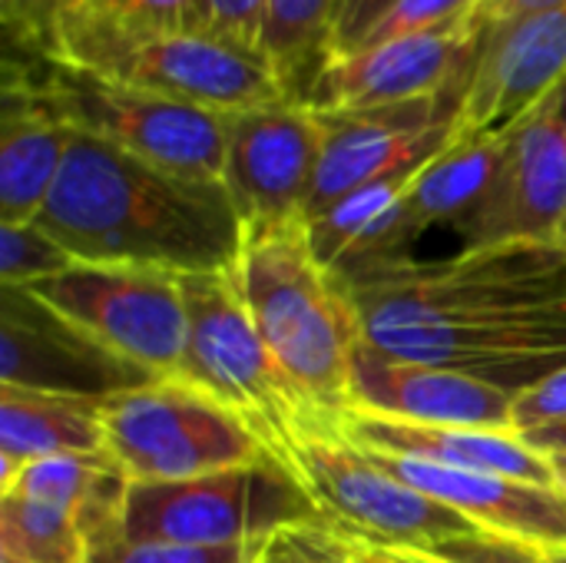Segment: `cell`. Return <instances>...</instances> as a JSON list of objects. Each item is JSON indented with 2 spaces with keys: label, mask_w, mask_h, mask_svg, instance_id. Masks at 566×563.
I'll return each instance as SVG.
<instances>
[{
  "label": "cell",
  "mask_w": 566,
  "mask_h": 563,
  "mask_svg": "<svg viewBox=\"0 0 566 563\" xmlns=\"http://www.w3.org/2000/svg\"><path fill=\"white\" fill-rule=\"evenodd\" d=\"M255 563H358L355 544L335 524H298L272 534Z\"/></svg>",
  "instance_id": "obj_28"
},
{
  "label": "cell",
  "mask_w": 566,
  "mask_h": 563,
  "mask_svg": "<svg viewBox=\"0 0 566 563\" xmlns=\"http://www.w3.org/2000/svg\"><path fill=\"white\" fill-rule=\"evenodd\" d=\"M504 146V133L458 136V143L431 159L411 179L405 196L355 239V246L332 272L408 259L424 232L434 226H454L494 183Z\"/></svg>",
  "instance_id": "obj_18"
},
{
  "label": "cell",
  "mask_w": 566,
  "mask_h": 563,
  "mask_svg": "<svg viewBox=\"0 0 566 563\" xmlns=\"http://www.w3.org/2000/svg\"><path fill=\"white\" fill-rule=\"evenodd\" d=\"M428 554H438L444 563H547V554L541 548L494 538L484 531L441 544L438 551H428Z\"/></svg>",
  "instance_id": "obj_32"
},
{
  "label": "cell",
  "mask_w": 566,
  "mask_h": 563,
  "mask_svg": "<svg viewBox=\"0 0 566 563\" xmlns=\"http://www.w3.org/2000/svg\"><path fill=\"white\" fill-rule=\"evenodd\" d=\"M156 382L30 289L0 285V385L109 402Z\"/></svg>",
  "instance_id": "obj_14"
},
{
  "label": "cell",
  "mask_w": 566,
  "mask_h": 563,
  "mask_svg": "<svg viewBox=\"0 0 566 563\" xmlns=\"http://www.w3.org/2000/svg\"><path fill=\"white\" fill-rule=\"evenodd\" d=\"M235 275L285 382L322 425H335L348 408L361 329L342 285L315 256L305 219L245 229Z\"/></svg>",
  "instance_id": "obj_3"
},
{
  "label": "cell",
  "mask_w": 566,
  "mask_h": 563,
  "mask_svg": "<svg viewBox=\"0 0 566 563\" xmlns=\"http://www.w3.org/2000/svg\"><path fill=\"white\" fill-rule=\"evenodd\" d=\"M564 93H566V80H564Z\"/></svg>",
  "instance_id": "obj_45"
},
{
  "label": "cell",
  "mask_w": 566,
  "mask_h": 563,
  "mask_svg": "<svg viewBox=\"0 0 566 563\" xmlns=\"http://www.w3.org/2000/svg\"><path fill=\"white\" fill-rule=\"evenodd\" d=\"M464 96L468 86L411 103L328 113L312 110L322 129V159L302 219L315 222L358 186L391 173L424 169L451 149L461 136L458 116Z\"/></svg>",
  "instance_id": "obj_11"
},
{
  "label": "cell",
  "mask_w": 566,
  "mask_h": 563,
  "mask_svg": "<svg viewBox=\"0 0 566 563\" xmlns=\"http://www.w3.org/2000/svg\"><path fill=\"white\" fill-rule=\"evenodd\" d=\"M335 7L338 0H269L262 50L289 83L292 100H298V93L325 60Z\"/></svg>",
  "instance_id": "obj_24"
},
{
  "label": "cell",
  "mask_w": 566,
  "mask_h": 563,
  "mask_svg": "<svg viewBox=\"0 0 566 563\" xmlns=\"http://www.w3.org/2000/svg\"><path fill=\"white\" fill-rule=\"evenodd\" d=\"M76 262L176 275L232 269L245 226L222 179H192L73 129L60 179L33 219Z\"/></svg>",
  "instance_id": "obj_2"
},
{
  "label": "cell",
  "mask_w": 566,
  "mask_h": 563,
  "mask_svg": "<svg viewBox=\"0 0 566 563\" xmlns=\"http://www.w3.org/2000/svg\"><path fill=\"white\" fill-rule=\"evenodd\" d=\"M481 0H398L371 30L368 37L355 46H375L385 40H398V37H411V33H424V30H438L444 23H454L461 17H471L478 10Z\"/></svg>",
  "instance_id": "obj_29"
},
{
  "label": "cell",
  "mask_w": 566,
  "mask_h": 563,
  "mask_svg": "<svg viewBox=\"0 0 566 563\" xmlns=\"http://www.w3.org/2000/svg\"><path fill=\"white\" fill-rule=\"evenodd\" d=\"M0 563H27V561H17V557H7V554H0Z\"/></svg>",
  "instance_id": "obj_42"
},
{
  "label": "cell",
  "mask_w": 566,
  "mask_h": 563,
  "mask_svg": "<svg viewBox=\"0 0 566 563\" xmlns=\"http://www.w3.org/2000/svg\"><path fill=\"white\" fill-rule=\"evenodd\" d=\"M524 445H531L537 455L544 458H566V421H554V425H544V428H534L527 435H521Z\"/></svg>",
  "instance_id": "obj_38"
},
{
  "label": "cell",
  "mask_w": 566,
  "mask_h": 563,
  "mask_svg": "<svg viewBox=\"0 0 566 563\" xmlns=\"http://www.w3.org/2000/svg\"><path fill=\"white\" fill-rule=\"evenodd\" d=\"M566 80V7L488 27L458 133H504Z\"/></svg>",
  "instance_id": "obj_17"
},
{
  "label": "cell",
  "mask_w": 566,
  "mask_h": 563,
  "mask_svg": "<svg viewBox=\"0 0 566 563\" xmlns=\"http://www.w3.org/2000/svg\"><path fill=\"white\" fill-rule=\"evenodd\" d=\"M269 0H199V27L262 50Z\"/></svg>",
  "instance_id": "obj_31"
},
{
  "label": "cell",
  "mask_w": 566,
  "mask_h": 563,
  "mask_svg": "<svg viewBox=\"0 0 566 563\" xmlns=\"http://www.w3.org/2000/svg\"><path fill=\"white\" fill-rule=\"evenodd\" d=\"M554 421H566V365L551 378H544L541 385L517 395V402H514V435L517 438L534 428L554 425Z\"/></svg>",
  "instance_id": "obj_34"
},
{
  "label": "cell",
  "mask_w": 566,
  "mask_h": 563,
  "mask_svg": "<svg viewBox=\"0 0 566 563\" xmlns=\"http://www.w3.org/2000/svg\"><path fill=\"white\" fill-rule=\"evenodd\" d=\"M106 402L0 385V484L23 465L106 451Z\"/></svg>",
  "instance_id": "obj_22"
},
{
  "label": "cell",
  "mask_w": 566,
  "mask_h": 563,
  "mask_svg": "<svg viewBox=\"0 0 566 563\" xmlns=\"http://www.w3.org/2000/svg\"><path fill=\"white\" fill-rule=\"evenodd\" d=\"M23 73L43 103L76 133L192 179H222L226 116L149 90L123 86L86 70L27 56Z\"/></svg>",
  "instance_id": "obj_7"
},
{
  "label": "cell",
  "mask_w": 566,
  "mask_h": 563,
  "mask_svg": "<svg viewBox=\"0 0 566 563\" xmlns=\"http://www.w3.org/2000/svg\"><path fill=\"white\" fill-rule=\"evenodd\" d=\"M398 0H338L335 17H332V33H328V46H325V60L328 56H342L352 53L368 30L395 7Z\"/></svg>",
  "instance_id": "obj_35"
},
{
  "label": "cell",
  "mask_w": 566,
  "mask_h": 563,
  "mask_svg": "<svg viewBox=\"0 0 566 563\" xmlns=\"http://www.w3.org/2000/svg\"><path fill=\"white\" fill-rule=\"evenodd\" d=\"M265 541L196 548V544H143V541H109L90 551L86 563H255Z\"/></svg>",
  "instance_id": "obj_27"
},
{
  "label": "cell",
  "mask_w": 566,
  "mask_h": 563,
  "mask_svg": "<svg viewBox=\"0 0 566 563\" xmlns=\"http://www.w3.org/2000/svg\"><path fill=\"white\" fill-rule=\"evenodd\" d=\"M0 554L27 563H86L90 544L66 511L17 491H3Z\"/></svg>",
  "instance_id": "obj_25"
},
{
  "label": "cell",
  "mask_w": 566,
  "mask_h": 563,
  "mask_svg": "<svg viewBox=\"0 0 566 563\" xmlns=\"http://www.w3.org/2000/svg\"><path fill=\"white\" fill-rule=\"evenodd\" d=\"M129 488L133 481L103 451V455H63V458L30 461L10 481L0 484V494L17 491L66 511L83 531L90 551H96L109 541H119Z\"/></svg>",
  "instance_id": "obj_23"
},
{
  "label": "cell",
  "mask_w": 566,
  "mask_h": 563,
  "mask_svg": "<svg viewBox=\"0 0 566 563\" xmlns=\"http://www.w3.org/2000/svg\"><path fill=\"white\" fill-rule=\"evenodd\" d=\"M348 541L355 544L358 563H444L438 554H428V551H395V548H375L355 538Z\"/></svg>",
  "instance_id": "obj_37"
},
{
  "label": "cell",
  "mask_w": 566,
  "mask_h": 563,
  "mask_svg": "<svg viewBox=\"0 0 566 563\" xmlns=\"http://www.w3.org/2000/svg\"><path fill=\"white\" fill-rule=\"evenodd\" d=\"M33 56L222 116L292 100L289 83L265 50L206 27L133 30L73 10L50 20Z\"/></svg>",
  "instance_id": "obj_4"
},
{
  "label": "cell",
  "mask_w": 566,
  "mask_h": 563,
  "mask_svg": "<svg viewBox=\"0 0 566 563\" xmlns=\"http://www.w3.org/2000/svg\"><path fill=\"white\" fill-rule=\"evenodd\" d=\"M73 13V10H70ZM80 13L103 17L133 30H192L199 27V0H90Z\"/></svg>",
  "instance_id": "obj_30"
},
{
  "label": "cell",
  "mask_w": 566,
  "mask_h": 563,
  "mask_svg": "<svg viewBox=\"0 0 566 563\" xmlns=\"http://www.w3.org/2000/svg\"><path fill=\"white\" fill-rule=\"evenodd\" d=\"M560 488H564V491H566V478H560Z\"/></svg>",
  "instance_id": "obj_44"
},
{
  "label": "cell",
  "mask_w": 566,
  "mask_h": 563,
  "mask_svg": "<svg viewBox=\"0 0 566 563\" xmlns=\"http://www.w3.org/2000/svg\"><path fill=\"white\" fill-rule=\"evenodd\" d=\"M547 563H566V551H544Z\"/></svg>",
  "instance_id": "obj_39"
},
{
  "label": "cell",
  "mask_w": 566,
  "mask_h": 563,
  "mask_svg": "<svg viewBox=\"0 0 566 563\" xmlns=\"http://www.w3.org/2000/svg\"><path fill=\"white\" fill-rule=\"evenodd\" d=\"M189 335L176 378L196 385L239 418H245L265 448L285 461L292 441L322 421L292 392L272 352L265 348L235 265L219 272L179 275Z\"/></svg>",
  "instance_id": "obj_5"
},
{
  "label": "cell",
  "mask_w": 566,
  "mask_h": 563,
  "mask_svg": "<svg viewBox=\"0 0 566 563\" xmlns=\"http://www.w3.org/2000/svg\"><path fill=\"white\" fill-rule=\"evenodd\" d=\"M90 0H17L13 7L3 10V23H7V33L13 40V46H20L27 56H33L46 37V27L53 17L60 13H70V10H80L86 7Z\"/></svg>",
  "instance_id": "obj_33"
},
{
  "label": "cell",
  "mask_w": 566,
  "mask_h": 563,
  "mask_svg": "<svg viewBox=\"0 0 566 563\" xmlns=\"http://www.w3.org/2000/svg\"><path fill=\"white\" fill-rule=\"evenodd\" d=\"M514 402L517 395L464 372L391 358L361 342L352 358L345 411H365L415 425L488 428L514 435Z\"/></svg>",
  "instance_id": "obj_16"
},
{
  "label": "cell",
  "mask_w": 566,
  "mask_h": 563,
  "mask_svg": "<svg viewBox=\"0 0 566 563\" xmlns=\"http://www.w3.org/2000/svg\"><path fill=\"white\" fill-rule=\"evenodd\" d=\"M554 468H557V478H566V458H554Z\"/></svg>",
  "instance_id": "obj_40"
},
{
  "label": "cell",
  "mask_w": 566,
  "mask_h": 563,
  "mask_svg": "<svg viewBox=\"0 0 566 563\" xmlns=\"http://www.w3.org/2000/svg\"><path fill=\"white\" fill-rule=\"evenodd\" d=\"M554 242H557L560 249H566V219L560 222V232H557V239H554Z\"/></svg>",
  "instance_id": "obj_41"
},
{
  "label": "cell",
  "mask_w": 566,
  "mask_h": 563,
  "mask_svg": "<svg viewBox=\"0 0 566 563\" xmlns=\"http://www.w3.org/2000/svg\"><path fill=\"white\" fill-rule=\"evenodd\" d=\"M484 30L474 13L438 30L385 40L342 56L322 60L295 103L328 110H365L388 103H411L471 86Z\"/></svg>",
  "instance_id": "obj_13"
},
{
  "label": "cell",
  "mask_w": 566,
  "mask_h": 563,
  "mask_svg": "<svg viewBox=\"0 0 566 563\" xmlns=\"http://www.w3.org/2000/svg\"><path fill=\"white\" fill-rule=\"evenodd\" d=\"M318 159V119L295 100L226 116L222 183L245 229L302 219Z\"/></svg>",
  "instance_id": "obj_15"
},
{
  "label": "cell",
  "mask_w": 566,
  "mask_h": 563,
  "mask_svg": "<svg viewBox=\"0 0 566 563\" xmlns=\"http://www.w3.org/2000/svg\"><path fill=\"white\" fill-rule=\"evenodd\" d=\"M17 0H0V10H7V7H13Z\"/></svg>",
  "instance_id": "obj_43"
},
{
  "label": "cell",
  "mask_w": 566,
  "mask_h": 563,
  "mask_svg": "<svg viewBox=\"0 0 566 563\" xmlns=\"http://www.w3.org/2000/svg\"><path fill=\"white\" fill-rule=\"evenodd\" d=\"M318 521L325 514L298 475L282 458H262L192 481L133 484L119 541L226 548Z\"/></svg>",
  "instance_id": "obj_6"
},
{
  "label": "cell",
  "mask_w": 566,
  "mask_h": 563,
  "mask_svg": "<svg viewBox=\"0 0 566 563\" xmlns=\"http://www.w3.org/2000/svg\"><path fill=\"white\" fill-rule=\"evenodd\" d=\"M106 455L133 484L192 481L275 458L255 428L182 378H156L106 402Z\"/></svg>",
  "instance_id": "obj_8"
},
{
  "label": "cell",
  "mask_w": 566,
  "mask_h": 563,
  "mask_svg": "<svg viewBox=\"0 0 566 563\" xmlns=\"http://www.w3.org/2000/svg\"><path fill=\"white\" fill-rule=\"evenodd\" d=\"M285 465L308 488L325 521L355 541L395 551H438L478 534L464 514L378 468L335 425L302 431L285 451Z\"/></svg>",
  "instance_id": "obj_9"
},
{
  "label": "cell",
  "mask_w": 566,
  "mask_h": 563,
  "mask_svg": "<svg viewBox=\"0 0 566 563\" xmlns=\"http://www.w3.org/2000/svg\"><path fill=\"white\" fill-rule=\"evenodd\" d=\"M504 159L488 192L451 226L461 249L554 242L566 219L564 83L504 129Z\"/></svg>",
  "instance_id": "obj_12"
},
{
  "label": "cell",
  "mask_w": 566,
  "mask_h": 563,
  "mask_svg": "<svg viewBox=\"0 0 566 563\" xmlns=\"http://www.w3.org/2000/svg\"><path fill=\"white\" fill-rule=\"evenodd\" d=\"M361 342L524 395L566 365V249L514 242L332 272Z\"/></svg>",
  "instance_id": "obj_1"
},
{
  "label": "cell",
  "mask_w": 566,
  "mask_h": 563,
  "mask_svg": "<svg viewBox=\"0 0 566 563\" xmlns=\"http://www.w3.org/2000/svg\"><path fill=\"white\" fill-rule=\"evenodd\" d=\"M30 292L149 375H179L189 319L176 272L73 262L66 272L30 285Z\"/></svg>",
  "instance_id": "obj_10"
},
{
  "label": "cell",
  "mask_w": 566,
  "mask_h": 563,
  "mask_svg": "<svg viewBox=\"0 0 566 563\" xmlns=\"http://www.w3.org/2000/svg\"><path fill=\"white\" fill-rule=\"evenodd\" d=\"M338 435L358 448L418 458L428 465L454 468V471H481V475H504L531 484L557 488V468L551 458L537 455L511 431H488V428H444V425H415L378 418L365 411H345L335 421Z\"/></svg>",
  "instance_id": "obj_20"
},
{
  "label": "cell",
  "mask_w": 566,
  "mask_h": 563,
  "mask_svg": "<svg viewBox=\"0 0 566 563\" xmlns=\"http://www.w3.org/2000/svg\"><path fill=\"white\" fill-rule=\"evenodd\" d=\"M76 259L36 222H0V285L30 289L66 272Z\"/></svg>",
  "instance_id": "obj_26"
},
{
  "label": "cell",
  "mask_w": 566,
  "mask_h": 563,
  "mask_svg": "<svg viewBox=\"0 0 566 563\" xmlns=\"http://www.w3.org/2000/svg\"><path fill=\"white\" fill-rule=\"evenodd\" d=\"M557 7H566V0H481L474 10V20L481 30H488V27H501V23L557 10Z\"/></svg>",
  "instance_id": "obj_36"
},
{
  "label": "cell",
  "mask_w": 566,
  "mask_h": 563,
  "mask_svg": "<svg viewBox=\"0 0 566 563\" xmlns=\"http://www.w3.org/2000/svg\"><path fill=\"white\" fill-rule=\"evenodd\" d=\"M361 451L391 478L464 514L484 534L531 544L541 551H566V491L560 484L547 488L504 475L454 471L418 458H401L368 448Z\"/></svg>",
  "instance_id": "obj_19"
},
{
  "label": "cell",
  "mask_w": 566,
  "mask_h": 563,
  "mask_svg": "<svg viewBox=\"0 0 566 563\" xmlns=\"http://www.w3.org/2000/svg\"><path fill=\"white\" fill-rule=\"evenodd\" d=\"M73 129L43 103L17 60L3 70L0 110V222H33L70 153Z\"/></svg>",
  "instance_id": "obj_21"
}]
</instances>
